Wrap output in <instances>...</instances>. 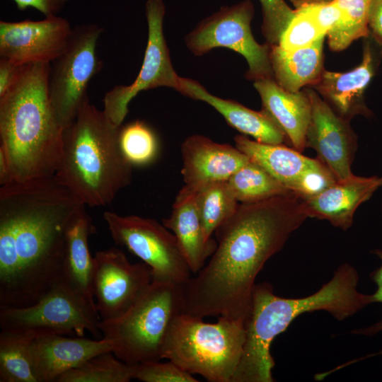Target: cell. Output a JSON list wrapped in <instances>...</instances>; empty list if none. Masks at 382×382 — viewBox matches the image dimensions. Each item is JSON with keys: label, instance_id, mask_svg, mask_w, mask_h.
<instances>
[{"label": "cell", "instance_id": "1", "mask_svg": "<svg viewBox=\"0 0 382 382\" xmlns=\"http://www.w3.org/2000/svg\"><path fill=\"white\" fill-rule=\"evenodd\" d=\"M308 217L303 199L294 192L239 204L215 231L209 262L183 286V313L245 322L257 274Z\"/></svg>", "mask_w": 382, "mask_h": 382}, {"label": "cell", "instance_id": "2", "mask_svg": "<svg viewBox=\"0 0 382 382\" xmlns=\"http://www.w3.org/2000/svg\"><path fill=\"white\" fill-rule=\"evenodd\" d=\"M86 205L55 175L0 187V310L30 306L62 281L69 224Z\"/></svg>", "mask_w": 382, "mask_h": 382}, {"label": "cell", "instance_id": "3", "mask_svg": "<svg viewBox=\"0 0 382 382\" xmlns=\"http://www.w3.org/2000/svg\"><path fill=\"white\" fill-rule=\"evenodd\" d=\"M358 283L356 268L345 263L316 292L302 298L280 297L270 283L255 284L243 352L231 382L274 381L270 347L275 337L303 313L325 311L342 320L374 303L372 294L359 291Z\"/></svg>", "mask_w": 382, "mask_h": 382}, {"label": "cell", "instance_id": "4", "mask_svg": "<svg viewBox=\"0 0 382 382\" xmlns=\"http://www.w3.org/2000/svg\"><path fill=\"white\" fill-rule=\"evenodd\" d=\"M50 64L23 66L0 97V149L16 182L52 176L60 163L64 129L50 99Z\"/></svg>", "mask_w": 382, "mask_h": 382}, {"label": "cell", "instance_id": "5", "mask_svg": "<svg viewBox=\"0 0 382 382\" xmlns=\"http://www.w3.org/2000/svg\"><path fill=\"white\" fill-rule=\"evenodd\" d=\"M120 127L88 101L64 130L54 175L85 205L110 204L132 182L133 166L120 147Z\"/></svg>", "mask_w": 382, "mask_h": 382}, {"label": "cell", "instance_id": "6", "mask_svg": "<svg viewBox=\"0 0 382 382\" xmlns=\"http://www.w3.org/2000/svg\"><path fill=\"white\" fill-rule=\"evenodd\" d=\"M217 322L182 313L173 322L162 359L209 382H231L245 339V322L219 316Z\"/></svg>", "mask_w": 382, "mask_h": 382}, {"label": "cell", "instance_id": "7", "mask_svg": "<svg viewBox=\"0 0 382 382\" xmlns=\"http://www.w3.org/2000/svg\"><path fill=\"white\" fill-rule=\"evenodd\" d=\"M183 306V286L152 281L122 316L100 320L99 328L103 338L113 342V353L122 361H160L171 325Z\"/></svg>", "mask_w": 382, "mask_h": 382}, {"label": "cell", "instance_id": "8", "mask_svg": "<svg viewBox=\"0 0 382 382\" xmlns=\"http://www.w3.org/2000/svg\"><path fill=\"white\" fill-rule=\"evenodd\" d=\"M103 28L96 23L76 25L62 54L50 64L49 96L56 117L64 130L89 101L88 88L100 71L97 54Z\"/></svg>", "mask_w": 382, "mask_h": 382}, {"label": "cell", "instance_id": "9", "mask_svg": "<svg viewBox=\"0 0 382 382\" xmlns=\"http://www.w3.org/2000/svg\"><path fill=\"white\" fill-rule=\"evenodd\" d=\"M254 6L250 0L221 7L204 18L185 37L188 50L196 56L216 47H225L241 54L248 69L245 77L254 81L274 79L270 59V45L259 44L254 38L250 23Z\"/></svg>", "mask_w": 382, "mask_h": 382}, {"label": "cell", "instance_id": "10", "mask_svg": "<svg viewBox=\"0 0 382 382\" xmlns=\"http://www.w3.org/2000/svg\"><path fill=\"white\" fill-rule=\"evenodd\" d=\"M110 236L151 269L152 281L184 286L190 270L175 235L154 219L103 213Z\"/></svg>", "mask_w": 382, "mask_h": 382}, {"label": "cell", "instance_id": "11", "mask_svg": "<svg viewBox=\"0 0 382 382\" xmlns=\"http://www.w3.org/2000/svg\"><path fill=\"white\" fill-rule=\"evenodd\" d=\"M95 306L59 282L35 303L0 310L1 330L33 331L37 333L76 335L88 331L96 339L103 335Z\"/></svg>", "mask_w": 382, "mask_h": 382}, {"label": "cell", "instance_id": "12", "mask_svg": "<svg viewBox=\"0 0 382 382\" xmlns=\"http://www.w3.org/2000/svg\"><path fill=\"white\" fill-rule=\"evenodd\" d=\"M165 13L163 0L146 1L148 40L139 72L132 83L113 87L103 99V111L117 126L122 125L127 115L130 101L141 91L162 86L178 91L180 88V76L173 69L163 34Z\"/></svg>", "mask_w": 382, "mask_h": 382}, {"label": "cell", "instance_id": "13", "mask_svg": "<svg viewBox=\"0 0 382 382\" xmlns=\"http://www.w3.org/2000/svg\"><path fill=\"white\" fill-rule=\"evenodd\" d=\"M152 282L150 267L132 264L120 249L112 247L93 257L92 294L100 320L122 316Z\"/></svg>", "mask_w": 382, "mask_h": 382}, {"label": "cell", "instance_id": "14", "mask_svg": "<svg viewBox=\"0 0 382 382\" xmlns=\"http://www.w3.org/2000/svg\"><path fill=\"white\" fill-rule=\"evenodd\" d=\"M234 141L241 151L303 199L320 193L337 181L320 159L303 156L283 144L261 143L244 135L236 136Z\"/></svg>", "mask_w": 382, "mask_h": 382}, {"label": "cell", "instance_id": "15", "mask_svg": "<svg viewBox=\"0 0 382 382\" xmlns=\"http://www.w3.org/2000/svg\"><path fill=\"white\" fill-rule=\"evenodd\" d=\"M72 28L52 16L40 21H0V57L21 65L52 63L66 49Z\"/></svg>", "mask_w": 382, "mask_h": 382}, {"label": "cell", "instance_id": "16", "mask_svg": "<svg viewBox=\"0 0 382 382\" xmlns=\"http://www.w3.org/2000/svg\"><path fill=\"white\" fill-rule=\"evenodd\" d=\"M311 104L306 146L313 149L337 180L354 174L351 167L357 148L349 122L339 116L313 88H305Z\"/></svg>", "mask_w": 382, "mask_h": 382}, {"label": "cell", "instance_id": "17", "mask_svg": "<svg viewBox=\"0 0 382 382\" xmlns=\"http://www.w3.org/2000/svg\"><path fill=\"white\" fill-rule=\"evenodd\" d=\"M185 185L199 190L209 185L227 181L250 161L236 146L220 144L199 134L186 138L181 145Z\"/></svg>", "mask_w": 382, "mask_h": 382}, {"label": "cell", "instance_id": "18", "mask_svg": "<svg viewBox=\"0 0 382 382\" xmlns=\"http://www.w3.org/2000/svg\"><path fill=\"white\" fill-rule=\"evenodd\" d=\"M112 341L69 337L55 333H37L31 343V356L39 382H55L66 371L100 353L112 352Z\"/></svg>", "mask_w": 382, "mask_h": 382}, {"label": "cell", "instance_id": "19", "mask_svg": "<svg viewBox=\"0 0 382 382\" xmlns=\"http://www.w3.org/2000/svg\"><path fill=\"white\" fill-rule=\"evenodd\" d=\"M378 59L367 41L359 66L344 73L324 70L319 81L311 87L343 119L350 122L358 115L370 117L372 112L365 103L364 93L376 74Z\"/></svg>", "mask_w": 382, "mask_h": 382}, {"label": "cell", "instance_id": "20", "mask_svg": "<svg viewBox=\"0 0 382 382\" xmlns=\"http://www.w3.org/2000/svg\"><path fill=\"white\" fill-rule=\"evenodd\" d=\"M382 187V177L354 175L336 183L320 193L303 199L308 217L328 221L333 226L347 230L353 223L360 204Z\"/></svg>", "mask_w": 382, "mask_h": 382}, {"label": "cell", "instance_id": "21", "mask_svg": "<svg viewBox=\"0 0 382 382\" xmlns=\"http://www.w3.org/2000/svg\"><path fill=\"white\" fill-rule=\"evenodd\" d=\"M181 94L207 103L219 112L227 123L241 133L257 141L282 144L287 138L274 120L264 110L255 111L232 100L224 99L210 93L199 82L180 77Z\"/></svg>", "mask_w": 382, "mask_h": 382}, {"label": "cell", "instance_id": "22", "mask_svg": "<svg viewBox=\"0 0 382 382\" xmlns=\"http://www.w3.org/2000/svg\"><path fill=\"white\" fill-rule=\"evenodd\" d=\"M163 224L175 235L191 273L205 265L216 248V241L207 239L197 204V190L184 185L178 192L168 218Z\"/></svg>", "mask_w": 382, "mask_h": 382}, {"label": "cell", "instance_id": "23", "mask_svg": "<svg viewBox=\"0 0 382 382\" xmlns=\"http://www.w3.org/2000/svg\"><path fill=\"white\" fill-rule=\"evenodd\" d=\"M262 104V110L274 120L296 150L302 152L311 116V104L305 89L290 92L282 88L274 79L254 81Z\"/></svg>", "mask_w": 382, "mask_h": 382}, {"label": "cell", "instance_id": "24", "mask_svg": "<svg viewBox=\"0 0 382 382\" xmlns=\"http://www.w3.org/2000/svg\"><path fill=\"white\" fill-rule=\"evenodd\" d=\"M95 231L92 218L83 207L66 231L62 282L96 307L91 286L93 257L88 247L89 236Z\"/></svg>", "mask_w": 382, "mask_h": 382}, {"label": "cell", "instance_id": "25", "mask_svg": "<svg viewBox=\"0 0 382 382\" xmlns=\"http://www.w3.org/2000/svg\"><path fill=\"white\" fill-rule=\"evenodd\" d=\"M323 35L312 45L289 52L278 45H270V59L274 80L290 92L299 91L306 86H313L320 80L323 71Z\"/></svg>", "mask_w": 382, "mask_h": 382}, {"label": "cell", "instance_id": "26", "mask_svg": "<svg viewBox=\"0 0 382 382\" xmlns=\"http://www.w3.org/2000/svg\"><path fill=\"white\" fill-rule=\"evenodd\" d=\"M35 335L33 331L1 330L0 382H39L30 351Z\"/></svg>", "mask_w": 382, "mask_h": 382}, {"label": "cell", "instance_id": "27", "mask_svg": "<svg viewBox=\"0 0 382 382\" xmlns=\"http://www.w3.org/2000/svg\"><path fill=\"white\" fill-rule=\"evenodd\" d=\"M227 182L241 203L255 202L293 192L251 159Z\"/></svg>", "mask_w": 382, "mask_h": 382}, {"label": "cell", "instance_id": "28", "mask_svg": "<svg viewBox=\"0 0 382 382\" xmlns=\"http://www.w3.org/2000/svg\"><path fill=\"white\" fill-rule=\"evenodd\" d=\"M197 204L207 239L236 212L239 203L227 181L197 190Z\"/></svg>", "mask_w": 382, "mask_h": 382}, {"label": "cell", "instance_id": "29", "mask_svg": "<svg viewBox=\"0 0 382 382\" xmlns=\"http://www.w3.org/2000/svg\"><path fill=\"white\" fill-rule=\"evenodd\" d=\"M342 12L340 21L326 34L331 50H345L354 40L370 35L368 16L371 0H333Z\"/></svg>", "mask_w": 382, "mask_h": 382}, {"label": "cell", "instance_id": "30", "mask_svg": "<svg viewBox=\"0 0 382 382\" xmlns=\"http://www.w3.org/2000/svg\"><path fill=\"white\" fill-rule=\"evenodd\" d=\"M131 379V365L119 359L112 352H106L62 374L55 382H129Z\"/></svg>", "mask_w": 382, "mask_h": 382}, {"label": "cell", "instance_id": "31", "mask_svg": "<svg viewBox=\"0 0 382 382\" xmlns=\"http://www.w3.org/2000/svg\"><path fill=\"white\" fill-rule=\"evenodd\" d=\"M120 144L125 156L133 166L151 163L156 159L158 152L156 134L141 121L121 125Z\"/></svg>", "mask_w": 382, "mask_h": 382}, {"label": "cell", "instance_id": "32", "mask_svg": "<svg viewBox=\"0 0 382 382\" xmlns=\"http://www.w3.org/2000/svg\"><path fill=\"white\" fill-rule=\"evenodd\" d=\"M323 35H326L313 18L303 6L295 9V15L279 40L278 45L289 52L312 45Z\"/></svg>", "mask_w": 382, "mask_h": 382}, {"label": "cell", "instance_id": "33", "mask_svg": "<svg viewBox=\"0 0 382 382\" xmlns=\"http://www.w3.org/2000/svg\"><path fill=\"white\" fill-rule=\"evenodd\" d=\"M262 10V33L270 45H278L295 15L284 0H260Z\"/></svg>", "mask_w": 382, "mask_h": 382}, {"label": "cell", "instance_id": "34", "mask_svg": "<svg viewBox=\"0 0 382 382\" xmlns=\"http://www.w3.org/2000/svg\"><path fill=\"white\" fill-rule=\"evenodd\" d=\"M132 379L144 382H197L192 374L171 361L143 362L132 364Z\"/></svg>", "mask_w": 382, "mask_h": 382}, {"label": "cell", "instance_id": "35", "mask_svg": "<svg viewBox=\"0 0 382 382\" xmlns=\"http://www.w3.org/2000/svg\"><path fill=\"white\" fill-rule=\"evenodd\" d=\"M303 7V6H302ZM321 30L326 33L341 19L342 12L334 1L304 6Z\"/></svg>", "mask_w": 382, "mask_h": 382}, {"label": "cell", "instance_id": "36", "mask_svg": "<svg viewBox=\"0 0 382 382\" xmlns=\"http://www.w3.org/2000/svg\"><path fill=\"white\" fill-rule=\"evenodd\" d=\"M371 253L381 260L379 267L370 273V279L376 284L377 288L372 294L374 303H382V248L373 250ZM382 331V319L367 328H359L352 331L353 334L372 336Z\"/></svg>", "mask_w": 382, "mask_h": 382}, {"label": "cell", "instance_id": "37", "mask_svg": "<svg viewBox=\"0 0 382 382\" xmlns=\"http://www.w3.org/2000/svg\"><path fill=\"white\" fill-rule=\"evenodd\" d=\"M18 9L24 11L33 8L45 17L57 16L70 0H12Z\"/></svg>", "mask_w": 382, "mask_h": 382}, {"label": "cell", "instance_id": "38", "mask_svg": "<svg viewBox=\"0 0 382 382\" xmlns=\"http://www.w3.org/2000/svg\"><path fill=\"white\" fill-rule=\"evenodd\" d=\"M22 67L23 66L8 59L0 57V97L4 96L16 81Z\"/></svg>", "mask_w": 382, "mask_h": 382}, {"label": "cell", "instance_id": "39", "mask_svg": "<svg viewBox=\"0 0 382 382\" xmlns=\"http://www.w3.org/2000/svg\"><path fill=\"white\" fill-rule=\"evenodd\" d=\"M368 22L370 34L382 47V0H371Z\"/></svg>", "mask_w": 382, "mask_h": 382}, {"label": "cell", "instance_id": "40", "mask_svg": "<svg viewBox=\"0 0 382 382\" xmlns=\"http://www.w3.org/2000/svg\"><path fill=\"white\" fill-rule=\"evenodd\" d=\"M13 182L6 155L0 149V185L4 186Z\"/></svg>", "mask_w": 382, "mask_h": 382}, {"label": "cell", "instance_id": "41", "mask_svg": "<svg viewBox=\"0 0 382 382\" xmlns=\"http://www.w3.org/2000/svg\"><path fill=\"white\" fill-rule=\"evenodd\" d=\"M289 1L295 6L296 9H297L307 5L329 3V2L332 1L333 0H289Z\"/></svg>", "mask_w": 382, "mask_h": 382}, {"label": "cell", "instance_id": "42", "mask_svg": "<svg viewBox=\"0 0 382 382\" xmlns=\"http://www.w3.org/2000/svg\"><path fill=\"white\" fill-rule=\"evenodd\" d=\"M381 354H382V350L378 352L374 353V354H369L367 357H366L364 358L369 357H374V356H376V355H381ZM364 358H362L360 360H361V359H363Z\"/></svg>", "mask_w": 382, "mask_h": 382}, {"label": "cell", "instance_id": "43", "mask_svg": "<svg viewBox=\"0 0 382 382\" xmlns=\"http://www.w3.org/2000/svg\"><path fill=\"white\" fill-rule=\"evenodd\" d=\"M381 211H382V209H381Z\"/></svg>", "mask_w": 382, "mask_h": 382}]
</instances>
